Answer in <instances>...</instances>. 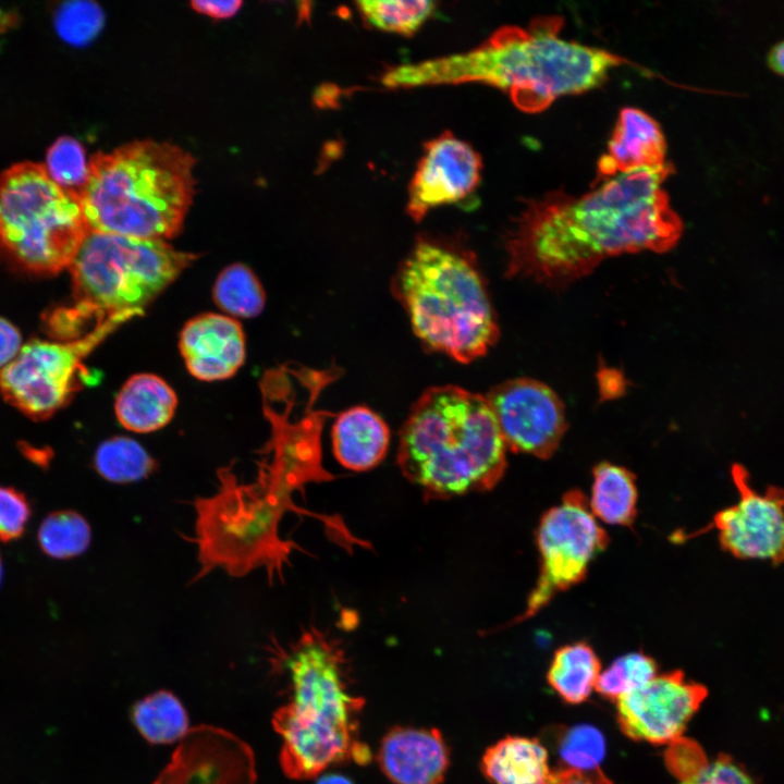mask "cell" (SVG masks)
<instances>
[{
	"mask_svg": "<svg viewBox=\"0 0 784 784\" xmlns=\"http://www.w3.org/2000/svg\"><path fill=\"white\" fill-rule=\"evenodd\" d=\"M671 172L665 162L578 197L558 191L526 201L505 237L506 275L561 287L608 257L672 249L684 225L662 187Z\"/></svg>",
	"mask_w": 784,
	"mask_h": 784,
	"instance_id": "cell-1",
	"label": "cell"
},
{
	"mask_svg": "<svg viewBox=\"0 0 784 784\" xmlns=\"http://www.w3.org/2000/svg\"><path fill=\"white\" fill-rule=\"evenodd\" d=\"M271 436L262 449L257 475L242 482L233 464L217 470V490L193 501L195 535L183 536L197 548L199 569L193 581L215 568L243 577L265 567L270 580L281 576L296 544L279 535L289 511H297L292 493L316 474L321 418L307 413L292 421L268 409Z\"/></svg>",
	"mask_w": 784,
	"mask_h": 784,
	"instance_id": "cell-2",
	"label": "cell"
},
{
	"mask_svg": "<svg viewBox=\"0 0 784 784\" xmlns=\"http://www.w3.org/2000/svg\"><path fill=\"white\" fill-rule=\"evenodd\" d=\"M563 20L543 16L527 27L504 26L469 51L394 66L382 76L390 88L480 82L506 90L516 107L539 112L556 98L602 84L628 63L602 48L560 35Z\"/></svg>",
	"mask_w": 784,
	"mask_h": 784,
	"instance_id": "cell-3",
	"label": "cell"
},
{
	"mask_svg": "<svg viewBox=\"0 0 784 784\" xmlns=\"http://www.w3.org/2000/svg\"><path fill=\"white\" fill-rule=\"evenodd\" d=\"M271 671L285 679L287 701L272 715L282 737L280 765L293 780L319 775L346 760L366 763L370 751L359 738L365 700L352 693L340 645L315 626L287 647L269 644Z\"/></svg>",
	"mask_w": 784,
	"mask_h": 784,
	"instance_id": "cell-4",
	"label": "cell"
},
{
	"mask_svg": "<svg viewBox=\"0 0 784 784\" xmlns=\"http://www.w3.org/2000/svg\"><path fill=\"white\" fill-rule=\"evenodd\" d=\"M506 445L486 396L457 385L433 387L416 401L399 436L403 476L427 499H449L497 486Z\"/></svg>",
	"mask_w": 784,
	"mask_h": 784,
	"instance_id": "cell-5",
	"label": "cell"
},
{
	"mask_svg": "<svg viewBox=\"0 0 784 784\" xmlns=\"http://www.w3.org/2000/svg\"><path fill=\"white\" fill-rule=\"evenodd\" d=\"M194 157L167 142L135 140L95 155L79 193L88 231L171 238L195 193Z\"/></svg>",
	"mask_w": 784,
	"mask_h": 784,
	"instance_id": "cell-6",
	"label": "cell"
},
{
	"mask_svg": "<svg viewBox=\"0 0 784 784\" xmlns=\"http://www.w3.org/2000/svg\"><path fill=\"white\" fill-rule=\"evenodd\" d=\"M392 287L428 350L467 364L497 342L499 327L485 280L474 256L462 247L418 240Z\"/></svg>",
	"mask_w": 784,
	"mask_h": 784,
	"instance_id": "cell-7",
	"label": "cell"
},
{
	"mask_svg": "<svg viewBox=\"0 0 784 784\" xmlns=\"http://www.w3.org/2000/svg\"><path fill=\"white\" fill-rule=\"evenodd\" d=\"M87 233L79 195L46 167L23 162L0 175V258L12 270L54 275L70 267Z\"/></svg>",
	"mask_w": 784,
	"mask_h": 784,
	"instance_id": "cell-8",
	"label": "cell"
},
{
	"mask_svg": "<svg viewBox=\"0 0 784 784\" xmlns=\"http://www.w3.org/2000/svg\"><path fill=\"white\" fill-rule=\"evenodd\" d=\"M196 258L163 240L88 231L69 267L75 305L88 317L142 310Z\"/></svg>",
	"mask_w": 784,
	"mask_h": 784,
	"instance_id": "cell-9",
	"label": "cell"
},
{
	"mask_svg": "<svg viewBox=\"0 0 784 784\" xmlns=\"http://www.w3.org/2000/svg\"><path fill=\"white\" fill-rule=\"evenodd\" d=\"M142 311L111 315L75 341L32 339L0 369V394L34 420L50 418L72 400L83 383V358L120 324Z\"/></svg>",
	"mask_w": 784,
	"mask_h": 784,
	"instance_id": "cell-10",
	"label": "cell"
},
{
	"mask_svg": "<svg viewBox=\"0 0 784 784\" xmlns=\"http://www.w3.org/2000/svg\"><path fill=\"white\" fill-rule=\"evenodd\" d=\"M536 541L540 572L518 622L532 617L559 592L580 583L589 564L607 548L609 537L587 498L579 490H571L542 515Z\"/></svg>",
	"mask_w": 784,
	"mask_h": 784,
	"instance_id": "cell-11",
	"label": "cell"
},
{
	"mask_svg": "<svg viewBox=\"0 0 784 784\" xmlns=\"http://www.w3.org/2000/svg\"><path fill=\"white\" fill-rule=\"evenodd\" d=\"M486 397L506 448L539 458L556 451L567 426L563 403L550 387L515 378L493 387Z\"/></svg>",
	"mask_w": 784,
	"mask_h": 784,
	"instance_id": "cell-12",
	"label": "cell"
},
{
	"mask_svg": "<svg viewBox=\"0 0 784 784\" xmlns=\"http://www.w3.org/2000/svg\"><path fill=\"white\" fill-rule=\"evenodd\" d=\"M738 501L713 516L724 551L742 560L784 562V489L770 486L758 492L747 469L734 464L731 469Z\"/></svg>",
	"mask_w": 784,
	"mask_h": 784,
	"instance_id": "cell-13",
	"label": "cell"
},
{
	"mask_svg": "<svg viewBox=\"0 0 784 784\" xmlns=\"http://www.w3.org/2000/svg\"><path fill=\"white\" fill-rule=\"evenodd\" d=\"M707 695L703 685L687 681L679 670L657 675L615 701L618 726L633 740L670 744L682 736Z\"/></svg>",
	"mask_w": 784,
	"mask_h": 784,
	"instance_id": "cell-14",
	"label": "cell"
},
{
	"mask_svg": "<svg viewBox=\"0 0 784 784\" xmlns=\"http://www.w3.org/2000/svg\"><path fill=\"white\" fill-rule=\"evenodd\" d=\"M250 746L213 725H197L179 742L154 784H256Z\"/></svg>",
	"mask_w": 784,
	"mask_h": 784,
	"instance_id": "cell-15",
	"label": "cell"
},
{
	"mask_svg": "<svg viewBox=\"0 0 784 784\" xmlns=\"http://www.w3.org/2000/svg\"><path fill=\"white\" fill-rule=\"evenodd\" d=\"M481 159L466 142L443 133L428 142L408 191L407 211L420 221L431 209L468 196L478 185Z\"/></svg>",
	"mask_w": 784,
	"mask_h": 784,
	"instance_id": "cell-16",
	"label": "cell"
},
{
	"mask_svg": "<svg viewBox=\"0 0 784 784\" xmlns=\"http://www.w3.org/2000/svg\"><path fill=\"white\" fill-rule=\"evenodd\" d=\"M179 347L189 373L201 381L228 379L245 360L242 326L220 314H203L186 322Z\"/></svg>",
	"mask_w": 784,
	"mask_h": 784,
	"instance_id": "cell-17",
	"label": "cell"
},
{
	"mask_svg": "<svg viewBox=\"0 0 784 784\" xmlns=\"http://www.w3.org/2000/svg\"><path fill=\"white\" fill-rule=\"evenodd\" d=\"M378 762L394 784H441L450 752L437 728L394 727L381 740Z\"/></svg>",
	"mask_w": 784,
	"mask_h": 784,
	"instance_id": "cell-18",
	"label": "cell"
},
{
	"mask_svg": "<svg viewBox=\"0 0 784 784\" xmlns=\"http://www.w3.org/2000/svg\"><path fill=\"white\" fill-rule=\"evenodd\" d=\"M665 139L659 124L646 112L624 108L597 167V181L665 163Z\"/></svg>",
	"mask_w": 784,
	"mask_h": 784,
	"instance_id": "cell-19",
	"label": "cell"
},
{
	"mask_svg": "<svg viewBox=\"0 0 784 784\" xmlns=\"http://www.w3.org/2000/svg\"><path fill=\"white\" fill-rule=\"evenodd\" d=\"M331 441L333 454L344 468L367 471L385 457L390 430L377 413L366 406H355L338 416Z\"/></svg>",
	"mask_w": 784,
	"mask_h": 784,
	"instance_id": "cell-20",
	"label": "cell"
},
{
	"mask_svg": "<svg viewBox=\"0 0 784 784\" xmlns=\"http://www.w3.org/2000/svg\"><path fill=\"white\" fill-rule=\"evenodd\" d=\"M176 405V394L163 379L152 373H137L121 388L114 412L125 429L147 433L168 425Z\"/></svg>",
	"mask_w": 784,
	"mask_h": 784,
	"instance_id": "cell-21",
	"label": "cell"
},
{
	"mask_svg": "<svg viewBox=\"0 0 784 784\" xmlns=\"http://www.w3.org/2000/svg\"><path fill=\"white\" fill-rule=\"evenodd\" d=\"M481 772L491 784H549L547 748L536 738L506 736L482 756Z\"/></svg>",
	"mask_w": 784,
	"mask_h": 784,
	"instance_id": "cell-22",
	"label": "cell"
},
{
	"mask_svg": "<svg viewBox=\"0 0 784 784\" xmlns=\"http://www.w3.org/2000/svg\"><path fill=\"white\" fill-rule=\"evenodd\" d=\"M589 507L596 518L618 526L633 524L637 513L635 476L626 468L600 463L593 468Z\"/></svg>",
	"mask_w": 784,
	"mask_h": 784,
	"instance_id": "cell-23",
	"label": "cell"
},
{
	"mask_svg": "<svg viewBox=\"0 0 784 784\" xmlns=\"http://www.w3.org/2000/svg\"><path fill=\"white\" fill-rule=\"evenodd\" d=\"M600 670V660L593 649L586 642H574L555 651L547 679L563 701L579 705L595 689Z\"/></svg>",
	"mask_w": 784,
	"mask_h": 784,
	"instance_id": "cell-24",
	"label": "cell"
},
{
	"mask_svg": "<svg viewBox=\"0 0 784 784\" xmlns=\"http://www.w3.org/2000/svg\"><path fill=\"white\" fill-rule=\"evenodd\" d=\"M132 720L151 744L180 742L189 730L185 708L168 690H158L137 701L132 709Z\"/></svg>",
	"mask_w": 784,
	"mask_h": 784,
	"instance_id": "cell-25",
	"label": "cell"
},
{
	"mask_svg": "<svg viewBox=\"0 0 784 784\" xmlns=\"http://www.w3.org/2000/svg\"><path fill=\"white\" fill-rule=\"evenodd\" d=\"M94 465L97 473L114 483L135 482L147 478L156 469V461L134 439L113 437L96 449Z\"/></svg>",
	"mask_w": 784,
	"mask_h": 784,
	"instance_id": "cell-26",
	"label": "cell"
},
{
	"mask_svg": "<svg viewBox=\"0 0 784 784\" xmlns=\"http://www.w3.org/2000/svg\"><path fill=\"white\" fill-rule=\"evenodd\" d=\"M212 296L224 313L242 318L258 316L266 303V294L258 278L242 264L230 265L220 272Z\"/></svg>",
	"mask_w": 784,
	"mask_h": 784,
	"instance_id": "cell-27",
	"label": "cell"
},
{
	"mask_svg": "<svg viewBox=\"0 0 784 784\" xmlns=\"http://www.w3.org/2000/svg\"><path fill=\"white\" fill-rule=\"evenodd\" d=\"M91 541V529L86 518L72 510L56 511L47 515L37 531L40 550L50 558L66 560L84 553Z\"/></svg>",
	"mask_w": 784,
	"mask_h": 784,
	"instance_id": "cell-28",
	"label": "cell"
},
{
	"mask_svg": "<svg viewBox=\"0 0 784 784\" xmlns=\"http://www.w3.org/2000/svg\"><path fill=\"white\" fill-rule=\"evenodd\" d=\"M357 7L370 25L385 32L412 35L432 14L436 3L429 0H366L359 1Z\"/></svg>",
	"mask_w": 784,
	"mask_h": 784,
	"instance_id": "cell-29",
	"label": "cell"
},
{
	"mask_svg": "<svg viewBox=\"0 0 784 784\" xmlns=\"http://www.w3.org/2000/svg\"><path fill=\"white\" fill-rule=\"evenodd\" d=\"M658 675L657 662L642 652H632L615 659L600 673L595 689L602 697L616 701Z\"/></svg>",
	"mask_w": 784,
	"mask_h": 784,
	"instance_id": "cell-30",
	"label": "cell"
},
{
	"mask_svg": "<svg viewBox=\"0 0 784 784\" xmlns=\"http://www.w3.org/2000/svg\"><path fill=\"white\" fill-rule=\"evenodd\" d=\"M558 752L565 768L593 771L605 756V739L592 725H574L561 734Z\"/></svg>",
	"mask_w": 784,
	"mask_h": 784,
	"instance_id": "cell-31",
	"label": "cell"
},
{
	"mask_svg": "<svg viewBox=\"0 0 784 784\" xmlns=\"http://www.w3.org/2000/svg\"><path fill=\"white\" fill-rule=\"evenodd\" d=\"M53 23L58 35L65 42L84 46L101 30L105 14L94 1H66L57 9Z\"/></svg>",
	"mask_w": 784,
	"mask_h": 784,
	"instance_id": "cell-32",
	"label": "cell"
},
{
	"mask_svg": "<svg viewBox=\"0 0 784 784\" xmlns=\"http://www.w3.org/2000/svg\"><path fill=\"white\" fill-rule=\"evenodd\" d=\"M46 170L58 185L79 195L88 177V164L81 143L72 137L59 138L47 152Z\"/></svg>",
	"mask_w": 784,
	"mask_h": 784,
	"instance_id": "cell-33",
	"label": "cell"
},
{
	"mask_svg": "<svg viewBox=\"0 0 784 784\" xmlns=\"http://www.w3.org/2000/svg\"><path fill=\"white\" fill-rule=\"evenodd\" d=\"M32 503L19 489L0 483V541L20 539L30 520Z\"/></svg>",
	"mask_w": 784,
	"mask_h": 784,
	"instance_id": "cell-34",
	"label": "cell"
},
{
	"mask_svg": "<svg viewBox=\"0 0 784 784\" xmlns=\"http://www.w3.org/2000/svg\"><path fill=\"white\" fill-rule=\"evenodd\" d=\"M664 760L670 772L682 782L695 779L708 764L698 744L682 736L669 744Z\"/></svg>",
	"mask_w": 784,
	"mask_h": 784,
	"instance_id": "cell-35",
	"label": "cell"
},
{
	"mask_svg": "<svg viewBox=\"0 0 784 784\" xmlns=\"http://www.w3.org/2000/svg\"><path fill=\"white\" fill-rule=\"evenodd\" d=\"M681 784H755L747 771L726 755H720L693 780Z\"/></svg>",
	"mask_w": 784,
	"mask_h": 784,
	"instance_id": "cell-36",
	"label": "cell"
},
{
	"mask_svg": "<svg viewBox=\"0 0 784 784\" xmlns=\"http://www.w3.org/2000/svg\"><path fill=\"white\" fill-rule=\"evenodd\" d=\"M549 784H612L600 770L579 771L561 767L551 771Z\"/></svg>",
	"mask_w": 784,
	"mask_h": 784,
	"instance_id": "cell-37",
	"label": "cell"
},
{
	"mask_svg": "<svg viewBox=\"0 0 784 784\" xmlns=\"http://www.w3.org/2000/svg\"><path fill=\"white\" fill-rule=\"evenodd\" d=\"M21 343L20 330L11 321L0 317V369L20 353Z\"/></svg>",
	"mask_w": 784,
	"mask_h": 784,
	"instance_id": "cell-38",
	"label": "cell"
},
{
	"mask_svg": "<svg viewBox=\"0 0 784 784\" xmlns=\"http://www.w3.org/2000/svg\"><path fill=\"white\" fill-rule=\"evenodd\" d=\"M242 5L240 0L231 1H205L196 0L191 2V7L205 15L213 19H228L233 16Z\"/></svg>",
	"mask_w": 784,
	"mask_h": 784,
	"instance_id": "cell-39",
	"label": "cell"
},
{
	"mask_svg": "<svg viewBox=\"0 0 784 784\" xmlns=\"http://www.w3.org/2000/svg\"><path fill=\"white\" fill-rule=\"evenodd\" d=\"M767 64L771 71L784 77V40L771 47L767 56Z\"/></svg>",
	"mask_w": 784,
	"mask_h": 784,
	"instance_id": "cell-40",
	"label": "cell"
},
{
	"mask_svg": "<svg viewBox=\"0 0 784 784\" xmlns=\"http://www.w3.org/2000/svg\"><path fill=\"white\" fill-rule=\"evenodd\" d=\"M316 784H353L347 777L340 774H329L318 780Z\"/></svg>",
	"mask_w": 784,
	"mask_h": 784,
	"instance_id": "cell-41",
	"label": "cell"
},
{
	"mask_svg": "<svg viewBox=\"0 0 784 784\" xmlns=\"http://www.w3.org/2000/svg\"><path fill=\"white\" fill-rule=\"evenodd\" d=\"M11 19L12 17H10L9 14H5L0 10V32L9 26Z\"/></svg>",
	"mask_w": 784,
	"mask_h": 784,
	"instance_id": "cell-42",
	"label": "cell"
},
{
	"mask_svg": "<svg viewBox=\"0 0 784 784\" xmlns=\"http://www.w3.org/2000/svg\"><path fill=\"white\" fill-rule=\"evenodd\" d=\"M3 573H4V569H3V561H2L1 554H0V585H1L2 579H3Z\"/></svg>",
	"mask_w": 784,
	"mask_h": 784,
	"instance_id": "cell-43",
	"label": "cell"
}]
</instances>
